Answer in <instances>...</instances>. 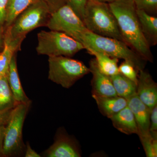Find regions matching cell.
<instances>
[{
  "mask_svg": "<svg viewBox=\"0 0 157 157\" xmlns=\"http://www.w3.org/2000/svg\"><path fill=\"white\" fill-rule=\"evenodd\" d=\"M109 5L125 43L144 59L153 62V56L142 33L134 0H116Z\"/></svg>",
  "mask_w": 157,
  "mask_h": 157,
  "instance_id": "6da1fadb",
  "label": "cell"
},
{
  "mask_svg": "<svg viewBox=\"0 0 157 157\" xmlns=\"http://www.w3.org/2000/svg\"><path fill=\"white\" fill-rule=\"evenodd\" d=\"M79 42L86 50H94L111 58L123 59L131 63L137 72L144 70L146 61L125 42L117 39L97 35L89 30L82 34Z\"/></svg>",
  "mask_w": 157,
  "mask_h": 157,
  "instance_id": "7a4b0ae2",
  "label": "cell"
},
{
  "mask_svg": "<svg viewBox=\"0 0 157 157\" xmlns=\"http://www.w3.org/2000/svg\"><path fill=\"white\" fill-rule=\"evenodd\" d=\"M51 14L47 4L43 0H38L21 13L6 29L4 39L22 44L31 31L46 26Z\"/></svg>",
  "mask_w": 157,
  "mask_h": 157,
  "instance_id": "3957f363",
  "label": "cell"
},
{
  "mask_svg": "<svg viewBox=\"0 0 157 157\" xmlns=\"http://www.w3.org/2000/svg\"><path fill=\"white\" fill-rule=\"evenodd\" d=\"M82 21L90 32L124 42L109 4L87 0Z\"/></svg>",
  "mask_w": 157,
  "mask_h": 157,
  "instance_id": "277c9868",
  "label": "cell"
},
{
  "mask_svg": "<svg viewBox=\"0 0 157 157\" xmlns=\"http://www.w3.org/2000/svg\"><path fill=\"white\" fill-rule=\"evenodd\" d=\"M37 53L48 57L63 56L71 57L82 49L83 45L62 32L42 30L38 33Z\"/></svg>",
  "mask_w": 157,
  "mask_h": 157,
  "instance_id": "5b68a950",
  "label": "cell"
},
{
  "mask_svg": "<svg viewBox=\"0 0 157 157\" xmlns=\"http://www.w3.org/2000/svg\"><path fill=\"white\" fill-rule=\"evenodd\" d=\"M48 79L65 88H70L90 73L82 62L69 57H48Z\"/></svg>",
  "mask_w": 157,
  "mask_h": 157,
  "instance_id": "8992f818",
  "label": "cell"
},
{
  "mask_svg": "<svg viewBox=\"0 0 157 157\" xmlns=\"http://www.w3.org/2000/svg\"><path fill=\"white\" fill-rule=\"evenodd\" d=\"M31 102L19 103L11 111L5 128L3 141L4 156L14 155L19 152L22 145V128Z\"/></svg>",
  "mask_w": 157,
  "mask_h": 157,
  "instance_id": "52a82bcc",
  "label": "cell"
},
{
  "mask_svg": "<svg viewBox=\"0 0 157 157\" xmlns=\"http://www.w3.org/2000/svg\"><path fill=\"white\" fill-rule=\"evenodd\" d=\"M46 27L50 30L64 33L78 42L82 34L88 30L82 20L67 4L51 13Z\"/></svg>",
  "mask_w": 157,
  "mask_h": 157,
  "instance_id": "ba28073f",
  "label": "cell"
},
{
  "mask_svg": "<svg viewBox=\"0 0 157 157\" xmlns=\"http://www.w3.org/2000/svg\"><path fill=\"white\" fill-rule=\"evenodd\" d=\"M127 106L132 111L137 124L139 137L150 135L151 109L140 101L135 94L127 99Z\"/></svg>",
  "mask_w": 157,
  "mask_h": 157,
  "instance_id": "9c48e42d",
  "label": "cell"
},
{
  "mask_svg": "<svg viewBox=\"0 0 157 157\" xmlns=\"http://www.w3.org/2000/svg\"><path fill=\"white\" fill-rule=\"evenodd\" d=\"M138 76L136 94L140 101L152 109L157 104V85L151 75L144 70Z\"/></svg>",
  "mask_w": 157,
  "mask_h": 157,
  "instance_id": "30bf717a",
  "label": "cell"
},
{
  "mask_svg": "<svg viewBox=\"0 0 157 157\" xmlns=\"http://www.w3.org/2000/svg\"><path fill=\"white\" fill-rule=\"evenodd\" d=\"M89 69L90 73L93 76L91 81L92 95L106 97L117 96L110 77L99 70L95 59L91 60Z\"/></svg>",
  "mask_w": 157,
  "mask_h": 157,
  "instance_id": "8fae6325",
  "label": "cell"
},
{
  "mask_svg": "<svg viewBox=\"0 0 157 157\" xmlns=\"http://www.w3.org/2000/svg\"><path fill=\"white\" fill-rule=\"evenodd\" d=\"M48 157H79L80 152L75 143L65 135H60L45 152Z\"/></svg>",
  "mask_w": 157,
  "mask_h": 157,
  "instance_id": "7c38bea8",
  "label": "cell"
},
{
  "mask_svg": "<svg viewBox=\"0 0 157 157\" xmlns=\"http://www.w3.org/2000/svg\"><path fill=\"white\" fill-rule=\"evenodd\" d=\"M92 97L97 103L99 111L109 119L128 105L127 99L117 96L106 97L92 95Z\"/></svg>",
  "mask_w": 157,
  "mask_h": 157,
  "instance_id": "4fadbf2b",
  "label": "cell"
},
{
  "mask_svg": "<svg viewBox=\"0 0 157 157\" xmlns=\"http://www.w3.org/2000/svg\"><path fill=\"white\" fill-rule=\"evenodd\" d=\"M113 127L127 135L137 134L138 129L135 117L131 109L127 106L110 118Z\"/></svg>",
  "mask_w": 157,
  "mask_h": 157,
  "instance_id": "5bb4252c",
  "label": "cell"
},
{
  "mask_svg": "<svg viewBox=\"0 0 157 157\" xmlns=\"http://www.w3.org/2000/svg\"><path fill=\"white\" fill-rule=\"evenodd\" d=\"M7 75L9 86L16 103H27L31 102L25 94L17 72L16 54L12 57Z\"/></svg>",
  "mask_w": 157,
  "mask_h": 157,
  "instance_id": "9a60e30c",
  "label": "cell"
},
{
  "mask_svg": "<svg viewBox=\"0 0 157 157\" xmlns=\"http://www.w3.org/2000/svg\"><path fill=\"white\" fill-rule=\"evenodd\" d=\"M141 31L150 47L157 44V17L142 10H137Z\"/></svg>",
  "mask_w": 157,
  "mask_h": 157,
  "instance_id": "2e32d148",
  "label": "cell"
},
{
  "mask_svg": "<svg viewBox=\"0 0 157 157\" xmlns=\"http://www.w3.org/2000/svg\"><path fill=\"white\" fill-rule=\"evenodd\" d=\"M90 54L95 57V60L99 70L105 75L110 76L119 73L118 59L111 58L105 54L94 50L87 51Z\"/></svg>",
  "mask_w": 157,
  "mask_h": 157,
  "instance_id": "e0dca14e",
  "label": "cell"
},
{
  "mask_svg": "<svg viewBox=\"0 0 157 157\" xmlns=\"http://www.w3.org/2000/svg\"><path fill=\"white\" fill-rule=\"evenodd\" d=\"M110 77L117 96L127 99L136 94L137 84L120 73Z\"/></svg>",
  "mask_w": 157,
  "mask_h": 157,
  "instance_id": "ac0fdd59",
  "label": "cell"
},
{
  "mask_svg": "<svg viewBox=\"0 0 157 157\" xmlns=\"http://www.w3.org/2000/svg\"><path fill=\"white\" fill-rule=\"evenodd\" d=\"M21 44L4 39V46L0 52V76L8 74L12 57L21 50Z\"/></svg>",
  "mask_w": 157,
  "mask_h": 157,
  "instance_id": "d6986e66",
  "label": "cell"
},
{
  "mask_svg": "<svg viewBox=\"0 0 157 157\" xmlns=\"http://www.w3.org/2000/svg\"><path fill=\"white\" fill-rule=\"evenodd\" d=\"M38 0H8L5 25L6 29L11 25L21 13Z\"/></svg>",
  "mask_w": 157,
  "mask_h": 157,
  "instance_id": "ffe728a7",
  "label": "cell"
},
{
  "mask_svg": "<svg viewBox=\"0 0 157 157\" xmlns=\"http://www.w3.org/2000/svg\"><path fill=\"white\" fill-rule=\"evenodd\" d=\"M8 80V75L0 77V110L14 107L17 104Z\"/></svg>",
  "mask_w": 157,
  "mask_h": 157,
  "instance_id": "44dd1931",
  "label": "cell"
},
{
  "mask_svg": "<svg viewBox=\"0 0 157 157\" xmlns=\"http://www.w3.org/2000/svg\"><path fill=\"white\" fill-rule=\"evenodd\" d=\"M145 154L147 157L157 156V138L152 137L151 134L140 137Z\"/></svg>",
  "mask_w": 157,
  "mask_h": 157,
  "instance_id": "7402d4cb",
  "label": "cell"
},
{
  "mask_svg": "<svg viewBox=\"0 0 157 157\" xmlns=\"http://www.w3.org/2000/svg\"><path fill=\"white\" fill-rule=\"evenodd\" d=\"M137 10H142L150 15L157 14V0H134Z\"/></svg>",
  "mask_w": 157,
  "mask_h": 157,
  "instance_id": "603a6c76",
  "label": "cell"
},
{
  "mask_svg": "<svg viewBox=\"0 0 157 157\" xmlns=\"http://www.w3.org/2000/svg\"><path fill=\"white\" fill-rule=\"evenodd\" d=\"M118 69L119 73L121 74L137 84L138 81V72L131 63L126 61H124L118 67Z\"/></svg>",
  "mask_w": 157,
  "mask_h": 157,
  "instance_id": "cb8c5ba5",
  "label": "cell"
},
{
  "mask_svg": "<svg viewBox=\"0 0 157 157\" xmlns=\"http://www.w3.org/2000/svg\"><path fill=\"white\" fill-rule=\"evenodd\" d=\"M87 0H67L68 4L82 20L84 16L85 8Z\"/></svg>",
  "mask_w": 157,
  "mask_h": 157,
  "instance_id": "d4e9b609",
  "label": "cell"
},
{
  "mask_svg": "<svg viewBox=\"0 0 157 157\" xmlns=\"http://www.w3.org/2000/svg\"><path fill=\"white\" fill-rule=\"evenodd\" d=\"M149 132L153 137L157 138V104L152 109L151 113Z\"/></svg>",
  "mask_w": 157,
  "mask_h": 157,
  "instance_id": "484cf974",
  "label": "cell"
},
{
  "mask_svg": "<svg viewBox=\"0 0 157 157\" xmlns=\"http://www.w3.org/2000/svg\"><path fill=\"white\" fill-rule=\"evenodd\" d=\"M48 6L51 13L56 11L62 6L67 4V0H43Z\"/></svg>",
  "mask_w": 157,
  "mask_h": 157,
  "instance_id": "4316f807",
  "label": "cell"
},
{
  "mask_svg": "<svg viewBox=\"0 0 157 157\" xmlns=\"http://www.w3.org/2000/svg\"><path fill=\"white\" fill-rule=\"evenodd\" d=\"M8 0H0V30L5 26Z\"/></svg>",
  "mask_w": 157,
  "mask_h": 157,
  "instance_id": "83f0119b",
  "label": "cell"
},
{
  "mask_svg": "<svg viewBox=\"0 0 157 157\" xmlns=\"http://www.w3.org/2000/svg\"><path fill=\"white\" fill-rule=\"evenodd\" d=\"M14 107H10L0 110V125L7 124L11 115V111Z\"/></svg>",
  "mask_w": 157,
  "mask_h": 157,
  "instance_id": "f1b7e54d",
  "label": "cell"
},
{
  "mask_svg": "<svg viewBox=\"0 0 157 157\" xmlns=\"http://www.w3.org/2000/svg\"><path fill=\"white\" fill-rule=\"evenodd\" d=\"M6 125H0V156H3V146Z\"/></svg>",
  "mask_w": 157,
  "mask_h": 157,
  "instance_id": "f546056e",
  "label": "cell"
},
{
  "mask_svg": "<svg viewBox=\"0 0 157 157\" xmlns=\"http://www.w3.org/2000/svg\"><path fill=\"white\" fill-rule=\"evenodd\" d=\"M25 157H40L41 156L38 153L31 148L29 143L27 144L26 150L25 154Z\"/></svg>",
  "mask_w": 157,
  "mask_h": 157,
  "instance_id": "4dcf8cb0",
  "label": "cell"
},
{
  "mask_svg": "<svg viewBox=\"0 0 157 157\" xmlns=\"http://www.w3.org/2000/svg\"><path fill=\"white\" fill-rule=\"evenodd\" d=\"M98 1V2H101L106 3L107 4H109L113 2H115L116 0H96Z\"/></svg>",
  "mask_w": 157,
  "mask_h": 157,
  "instance_id": "1f68e13d",
  "label": "cell"
},
{
  "mask_svg": "<svg viewBox=\"0 0 157 157\" xmlns=\"http://www.w3.org/2000/svg\"><path fill=\"white\" fill-rule=\"evenodd\" d=\"M1 31V30H0ZM1 33V32H0ZM4 39H2L1 36V33H0V46L4 47Z\"/></svg>",
  "mask_w": 157,
  "mask_h": 157,
  "instance_id": "d6a6232c",
  "label": "cell"
},
{
  "mask_svg": "<svg viewBox=\"0 0 157 157\" xmlns=\"http://www.w3.org/2000/svg\"><path fill=\"white\" fill-rule=\"evenodd\" d=\"M0 77H1V76H0Z\"/></svg>",
  "mask_w": 157,
  "mask_h": 157,
  "instance_id": "836d02e7",
  "label": "cell"
}]
</instances>
